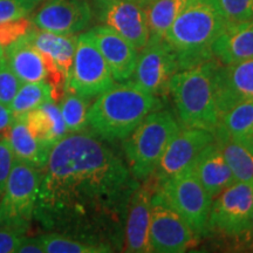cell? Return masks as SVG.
Listing matches in <instances>:
<instances>
[{
    "label": "cell",
    "instance_id": "obj_1",
    "mask_svg": "<svg viewBox=\"0 0 253 253\" xmlns=\"http://www.w3.org/2000/svg\"><path fill=\"white\" fill-rule=\"evenodd\" d=\"M138 184L97 136L72 132L42 169L34 219L48 230L121 245L129 199Z\"/></svg>",
    "mask_w": 253,
    "mask_h": 253
},
{
    "label": "cell",
    "instance_id": "obj_2",
    "mask_svg": "<svg viewBox=\"0 0 253 253\" xmlns=\"http://www.w3.org/2000/svg\"><path fill=\"white\" fill-rule=\"evenodd\" d=\"M161 107L160 97L144 90L134 81L114 84L90 104L87 114L88 126L101 140H125L145 116Z\"/></svg>",
    "mask_w": 253,
    "mask_h": 253
},
{
    "label": "cell",
    "instance_id": "obj_3",
    "mask_svg": "<svg viewBox=\"0 0 253 253\" xmlns=\"http://www.w3.org/2000/svg\"><path fill=\"white\" fill-rule=\"evenodd\" d=\"M226 26L217 0H191L163 38L175 53L179 71L212 60V43Z\"/></svg>",
    "mask_w": 253,
    "mask_h": 253
},
{
    "label": "cell",
    "instance_id": "obj_4",
    "mask_svg": "<svg viewBox=\"0 0 253 253\" xmlns=\"http://www.w3.org/2000/svg\"><path fill=\"white\" fill-rule=\"evenodd\" d=\"M213 62L214 59L173 75L169 94L172 96L179 122L185 128L214 132L218 126L219 113L213 91Z\"/></svg>",
    "mask_w": 253,
    "mask_h": 253
},
{
    "label": "cell",
    "instance_id": "obj_5",
    "mask_svg": "<svg viewBox=\"0 0 253 253\" xmlns=\"http://www.w3.org/2000/svg\"><path fill=\"white\" fill-rule=\"evenodd\" d=\"M181 130L179 123L169 110H155L144 118L125 138L128 169L135 179L147 181L154 175L164 151Z\"/></svg>",
    "mask_w": 253,
    "mask_h": 253
},
{
    "label": "cell",
    "instance_id": "obj_6",
    "mask_svg": "<svg viewBox=\"0 0 253 253\" xmlns=\"http://www.w3.org/2000/svg\"><path fill=\"white\" fill-rule=\"evenodd\" d=\"M156 194L186 221L198 238L210 232L212 197L190 166L158 186Z\"/></svg>",
    "mask_w": 253,
    "mask_h": 253
},
{
    "label": "cell",
    "instance_id": "obj_7",
    "mask_svg": "<svg viewBox=\"0 0 253 253\" xmlns=\"http://www.w3.org/2000/svg\"><path fill=\"white\" fill-rule=\"evenodd\" d=\"M42 170L14 161L0 199V225L27 232L37 207Z\"/></svg>",
    "mask_w": 253,
    "mask_h": 253
},
{
    "label": "cell",
    "instance_id": "obj_8",
    "mask_svg": "<svg viewBox=\"0 0 253 253\" xmlns=\"http://www.w3.org/2000/svg\"><path fill=\"white\" fill-rule=\"evenodd\" d=\"M113 86V74L99 48L87 32L80 34L65 90L91 99Z\"/></svg>",
    "mask_w": 253,
    "mask_h": 253
},
{
    "label": "cell",
    "instance_id": "obj_9",
    "mask_svg": "<svg viewBox=\"0 0 253 253\" xmlns=\"http://www.w3.org/2000/svg\"><path fill=\"white\" fill-rule=\"evenodd\" d=\"M253 182L236 181L216 196L210 212V230L238 238L251 226Z\"/></svg>",
    "mask_w": 253,
    "mask_h": 253
},
{
    "label": "cell",
    "instance_id": "obj_10",
    "mask_svg": "<svg viewBox=\"0 0 253 253\" xmlns=\"http://www.w3.org/2000/svg\"><path fill=\"white\" fill-rule=\"evenodd\" d=\"M179 71L173 50L164 39H149L137 56L132 80L157 97L169 94L173 75Z\"/></svg>",
    "mask_w": 253,
    "mask_h": 253
},
{
    "label": "cell",
    "instance_id": "obj_11",
    "mask_svg": "<svg viewBox=\"0 0 253 253\" xmlns=\"http://www.w3.org/2000/svg\"><path fill=\"white\" fill-rule=\"evenodd\" d=\"M93 17L126 38L137 50L149 40L147 8L137 0H93Z\"/></svg>",
    "mask_w": 253,
    "mask_h": 253
},
{
    "label": "cell",
    "instance_id": "obj_12",
    "mask_svg": "<svg viewBox=\"0 0 253 253\" xmlns=\"http://www.w3.org/2000/svg\"><path fill=\"white\" fill-rule=\"evenodd\" d=\"M197 239L186 221L155 192L149 227L151 252H185L196 244Z\"/></svg>",
    "mask_w": 253,
    "mask_h": 253
},
{
    "label": "cell",
    "instance_id": "obj_13",
    "mask_svg": "<svg viewBox=\"0 0 253 253\" xmlns=\"http://www.w3.org/2000/svg\"><path fill=\"white\" fill-rule=\"evenodd\" d=\"M25 37L45 58L48 68L46 82L53 91L59 93L65 89L77 49L78 36H62L32 27Z\"/></svg>",
    "mask_w": 253,
    "mask_h": 253
},
{
    "label": "cell",
    "instance_id": "obj_14",
    "mask_svg": "<svg viewBox=\"0 0 253 253\" xmlns=\"http://www.w3.org/2000/svg\"><path fill=\"white\" fill-rule=\"evenodd\" d=\"M214 142L213 132L197 128L181 129L164 151L154 172L156 190L164 182L179 173L195 162L198 155Z\"/></svg>",
    "mask_w": 253,
    "mask_h": 253
},
{
    "label": "cell",
    "instance_id": "obj_15",
    "mask_svg": "<svg viewBox=\"0 0 253 253\" xmlns=\"http://www.w3.org/2000/svg\"><path fill=\"white\" fill-rule=\"evenodd\" d=\"M91 19L87 0H45L32 18V25L52 33L77 36L89 26Z\"/></svg>",
    "mask_w": 253,
    "mask_h": 253
},
{
    "label": "cell",
    "instance_id": "obj_16",
    "mask_svg": "<svg viewBox=\"0 0 253 253\" xmlns=\"http://www.w3.org/2000/svg\"><path fill=\"white\" fill-rule=\"evenodd\" d=\"M212 82L220 118L236 104L253 100V58L230 65L214 59Z\"/></svg>",
    "mask_w": 253,
    "mask_h": 253
},
{
    "label": "cell",
    "instance_id": "obj_17",
    "mask_svg": "<svg viewBox=\"0 0 253 253\" xmlns=\"http://www.w3.org/2000/svg\"><path fill=\"white\" fill-rule=\"evenodd\" d=\"M154 184L137 186L132 192L126 208L123 242L126 252H151L149 227L153 208Z\"/></svg>",
    "mask_w": 253,
    "mask_h": 253
},
{
    "label": "cell",
    "instance_id": "obj_18",
    "mask_svg": "<svg viewBox=\"0 0 253 253\" xmlns=\"http://www.w3.org/2000/svg\"><path fill=\"white\" fill-rule=\"evenodd\" d=\"M87 33L106 60L114 80H130L137 61V49L126 38L106 25L95 26Z\"/></svg>",
    "mask_w": 253,
    "mask_h": 253
},
{
    "label": "cell",
    "instance_id": "obj_19",
    "mask_svg": "<svg viewBox=\"0 0 253 253\" xmlns=\"http://www.w3.org/2000/svg\"><path fill=\"white\" fill-rule=\"evenodd\" d=\"M4 59L20 84L47 81L46 60L25 36L5 47Z\"/></svg>",
    "mask_w": 253,
    "mask_h": 253
},
{
    "label": "cell",
    "instance_id": "obj_20",
    "mask_svg": "<svg viewBox=\"0 0 253 253\" xmlns=\"http://www.w3.org/2000/svg\"><path fill=\"white\" fill-rule=\"evenodd\" d=\"M191 166L196 176L212 198L236 182L216 142L209 144Z\"/></svg>",
    "mask_w": 253,
    "mask_h": 253
},
{
    "label": "cell",
    "instance_id": "obj_21",
    "mask_svg": "<svg viewBox=\"0 0 253 253\" xmlns=\"http://www.w3.org/2000/svg\"><path fill=\"white\" fill-rule=\"evenodd\" d=\"M212 55L230 65L253 58V20L226 26L212 43Z\"/></svg>",
    "mask_w": 253,
    "mask_h": 253
},
{
    "label": "cell",
    "instance_id": "obj_22",
    "mask_svg": "<svg viewBox=\"0 0 253 253\" xmlns=\"http://www.w3.org/2000/svg\"><path fill=\"white\" fill-rule=\"evenodd\" d=\"M2 138L11 148L14 161L40 170L45 168L52 147L38 140L23 120H13Z\"/></svg>",
    "mask_w": 253,
    "mask_h": 253
},
{
    "label": "cell",
    "instance_id": "obj_23",
    "mask_svg": "<svg viewBox=\"0 0 253 253\" xmlns=\"http://www.w3.org/2000/svg\"><path fill=\"white\" fill-rule=\"evenodd\" d=\"M20 120L26 123L30 131L38 140L52 148L68 134L59 106L53 101L31 110Z\"/></svg>",
    "mask_w": 253,
    "mask_h": 253
},
{
    "label": "cell",
    "instance_id": "obj_24",
    "mask_svg": "<svg viewBox=\"0 0 253 253\" xmlns=\"http://www.w3.org/2000/svg\"><path fill=\"white\" fill-rule=\"evenodd\" d=\"M214 142L225 158L236 181L253 182V143L214 131Z\"/></svg>",
    "mask_w": 253,
    "mask_h": 253
},
{
    "label": "cell",
    "instance_id": "obj_25",
    "mask_svg": "<svg viewBox=\"0 0 253 253\" xmlns=\"http://www.w3.org/2000/svg\"><path fill=\"white\" fill-rule=\"evenodd\" d=\"M45 253H104L112 252L109 244L62 232H49L40 236Z\"/></svg>",
    "mask_w": 253,
    "mask_h": 253
},
{
    "label": "cell",
    "instance_id": "obj_26",
    "mask_svg": "<svg viewBox=\"0 0 253 253\" xmlns=\"http://www.w3.org/2000/svg\"><path fill=\"white\" fill-rule=\"evenodd\" d=\"M191 0H153L147 7L149 39H163L183 8Z\"/></svg>",
    "mask_w": 253,
    "mask_h": 253
},
{
    "label": "cell",
    "instance_id": "obj_27",
    "mask_svg": "<svg viewBox=\"0 0 253 253\" xmlns=\"http://www.w3.org/2000/svg\"><path fill=\"white\" fill-rule=\"evenodd\" d=\"M214 131L239 140H253V100L240 102L219 118Z\"/></svg>",
    "mask_w": 253,
    "mask_h": 253
},
{
    "label": "cell",
    "instance_id": "obj_28",
    "mask_svg": "<svg viewBox=\"0 0 253 253\" xmlns=\"http://www.w3.org/2000/svg\"><path fill=\"white\" fill-rule=\"evenodd\" d=\"M48 101L54 102L52 87L49 86L48 82H27L20 84L8 108L11 110L13 120H20L31 110L38 108Z\"/></svg>",
    "mask_w": 253,
    "mask_h": 253
},
{
    "label": "cell",
    "instance_id": "obj_29",
    "mask_svg": "<svg viewBox=\"0 0 253 253\" xmlns=\"http://www.w3.org/2000/svg\"><path fill=\"white\" fill-rule=\"evenodd\" d=\"M89 107L90 99L71 93V91H66L59 108L69 134L84 131V129L88 126L87 114Z\"/></svg>",
    "mask_w": 253,
    "mask_h": 253
},
{
    "label": "cell",
    "instance_id": "obj_30",
    "mask_svg": "<svg viewBox=\"0 0 253 253\" xmlns=\"http://www.w3.org/2000/svg\"><path fill=\"white\" fill-rule=\"evenodd\" d=\"M227 26L253 20V0H217Z\"/></svg>",
    "mask_w": 253,
    "mask_h": 253
},
{
    "label": "cell",
    "instance_id": "obj_31",
    "mask_svg": "<svg viewBox=\"0 0 253 253\" xmlns=\"http://www.w3.org/2000/svg\"><path fill=\"white\" fill-rule=\"evenodd\" d=\"M34 8L27 0H0V24L27 18Z\"/></svg>",
    "mask_w": 253,
    "mask_h": 253
},
{
    "label": "cell",
    "instance_id": "obj_32",
    "mask_svg": "<svg viewBox=\"0 0 253 253\" xmlns=\"http://www.w3.org/2000/svg\"><path fill=\"white\" fill-rule=\"evenodd\" d=\"M20 84L2 58L0 60V104L9 107Z\"/></svg>",
    "mask_w": 253,
    "mask_h": 253
},
{
    "label": "cell",
    "instance_id": "obj_33",
    "mask_svg": "<svg viewBox=\"0 0 253 253\" xmlns=\"http://www.w3.org/2000/svg\"><path fill=\"white\" fill-rule=\"evenodd\" d=\"M26 232L15 227L0 225V253H15Z\"/></svg>",
    "mask_w": 253,
    "mask_h": 253
},
{
    "label": "cell",
    "instance_id": "obj_34",
    "mask_svg": "<svg viewBox=\"0 0 253 253\" xmlns=\"http://www.w3.org/2000/svg\"><path fill=\"white\" fill-rule=\"evenodd\" d=\"M14 164V156L5 138H0V199L4 194L7 179Z\"/></svg>",
    "mask_w": 253,
    "mask_h": 253
},
{
    "label": "cell",
    "instance_id": "obj_35",
    "mask_svg": "<svg viewBox=\"0 0 253 253\" xmlns=\"http://www.w3.org/2000/svg\"><path fill=\"white\" fill-rule=\"evenodd\" d=\"M15 253H45L42 243H41L40 236L27 237L25 236L21 240L20 245L18 246Z\"/></svg>",
    "mask_w": 253,
    "mask_h": 253
},
{
    "label": "cell",
    "instance_id": "obj_36",
    "mask_svg": "<svg viewBox=\"0 0 253 253\" xmlns=\"http://www.w3.org/2000/svg\"><path fill=\"white\" fill-rule=\"evenodd\" d=\"M12 122H13V116L11 110L7 106L0 104V138L4 137Z\"/></svg>",
    "mask_w": 253,
    "mask_h": 253
},
{
    "label": "cell",
    "instance_id": "obj_37",
    "mask_svg": "<svg viewBox=\"0 0 253 253\" xmlns=\"http://www.w3.org/2000/svg\"><path fill=\"white\" fill-rule=\"evenodd\" d=\"M238 238H240V242L243 243V246H244V248L253 250V217L250 229L246 231L244 235L238 237Z\"/></svg>",
    "mask_w": 253,
    "mask_h": 253
},
{
    "label": "cell",
    "instance_id": "obj_38",
    "mask_svg": "<svg viewBox=\"0 0 253 253\" xmlns=\"http://www.w3.org/2000/svg\"><path fill=\"white\" fill-rule=\"evenodd\" d=\"M27 1L30 2V4L33 5L34 7H37L38 5L41 4V2H43V1H45V0H27Z\"/></svg>",
    "mask_w": 253,
    "mask_h": 253
},
{
    "label": "cell",
    "instance_id": "obj_39",
    "mask_svg": "<svg viewBox=\"0 0 253 253\" xmlns=\"http://www.w3.org/2000/svg\"><path fill=\"white\" fill-rule=\"evenodd\" d=\"M137 1H138V2H141V4L143 5L145 8H147V7H148V5H149L150 2L153 1V0H137Z\"/></svg>",
    "mask_w": 253,
    "mask_h": 253
},
{
    "label": "cell",
    "instance_id": "obj_40",
    "mask_svg": "<svg viewBox=\"0 0 253 253\" xmlns=\"http://www.w3.org/2000/svg\"><path fill=\"white\" fill-rule=\"evenodd\" d=\"M4 58V47L0 46V60Z\"/></svg>",
    "mask_w": 253,
    "mask_h": 253
},
{
    "label": "cell",
    "instance_id": "obj_41",
    "mask_svg": "<svg viewBox=\"0 0 253 253\" xmlns=\"http://www.w3.org/2000/svg\"><path fill=\"white\" fill-rule=\"evenodd\" d=\"M248 141H249V140H248ZM251 142H252V143H253V140H252V141H251Z\"/></svg>",
    "mask_w": 253,
    "mask_h": 253
}]
</instances>
